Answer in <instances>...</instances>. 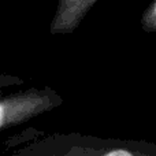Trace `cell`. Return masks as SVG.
<instances>
[{"label": "cell", "instance_id": "5b68a950", "mask_svg": "<svg viewBox=\"0 0 156 156\" xmlns=\"http://www.w3.org/2000/svg\"><path fill=\"white\" fill-rule=\"evenodd\" d=\"M26 81L23 78L18 76H12V74H5L0 71V97L5 96L4 92L8 88H18V86L25 85Z\"/></svg>", "mask_w": 156, "mask_h": 156}, {"label": "cell", "instance_id": "277c9868", "mask_svg": "<svg viewBox=\"0 0 156 156\" xmlns=\"http://www.w3.org/2000/svg\"><path fill=\"white\" fill-rule=\"evenodd\" d=\"M140 26L145 33H156V2H152L144 10L140 18Z\"/></svg>", "mask_w": 156, "mask_h": 156}, {"label": "cell", "instance_id": "3957f363", "mask_svg": "<svg viewBox=\"0 0 156 156\" xmlns=\"http://www.w3.org/2000/svg\"><path fill=\"white\" fill-rule=\"evenodd\" d=\"M99 0H59L54 18L49 23L51 36L71 34Z\"/></svg>", "mask_w": 156, "mask_h": 156}, {"label": "cell", "instance_id": "7a4b0ae2", "mask_svg": "<svg viewBox=\"0 0 156 156\" xmlns=\"http://www.w3.org/2000/svg\"><path fill=\"white\" fill-rule=\"evenodd\" d=\"M65 99L51 86H30L0 97V133L56 110Z\"/></svg>", "mask_w": 156, "mask_h": 156}, {"label": "cell", "instance_id": "6da1fadb", "mask_svg": "<svg viewBox=\"0 0 156 156\" xmlns=\"http://www.w3.org/2000/svg\"><path fill=\"white\" fill-rule=\"evenodd\" d=\"M11 156H156V143L56 132L18 147Z\"/></svg>", "mask_w": 156, "mask_h": 156}]
</instances>
